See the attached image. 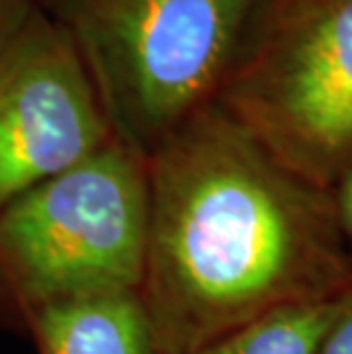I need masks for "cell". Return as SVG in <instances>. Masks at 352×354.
Listing matches in <instances>:
<instances>
[{
	"instance_id": "cell-1",
	"label": "cell",
	"mask_w": 352,
	"mask_h": 354,
	"mask_svg": "<svg viewBox=\"0 0 352 354\" xmlns=\"http://www.w3.org/2000/svg\"><path fill=\"white\" fill-rule=\"evenodd\" d=\"M140 295L160 354L352 290L334 192L288 171L215 101L147 158Z\"/></svg>"
},
{
	"instance_id": "cell-2",
	"label": "cell",
	"mask_w": 352,
	"mask_h": 354,
	"mask_svg": "<svg viewBox=\"0 0 352 354\" xmlns=\"http://www.w3.org/2000/svg\"><path fill=\"white\" fill-rule=\"evenodd\" d=\"M85 64L112 138L151 156L211 105L259 0H39Z\"/></svg>"
},
{
	"instance_id": "cell-3",
	"label": "cell",
	"mask_w": 352,
	"mask_h": 354,
	"mask_svg": "<svg viewBox=\"0 0 352 354\" xmlns=\"http://www.w3.org/2000/svg\"><path fill=\"white\" fill-rule=\"evenodd\" d=\"M147 160L112 140L0 208V327L24 336L44 308L140 290Z\"/></svg>"
},
{
	"instance_id": "cell-4",
	"label": "cell",
	"mask_w": 352,
	"mask_h": 354,
	"mask_svg": "<svg viewBox=\"0 0 352 354\" xmlns=\"http://www.w3.org/2000/svg\"><path fill=\"white\" fill-rule=\"evenodd\" d=\"M215 103L299 178L352 165V0H259Z\"/></svg>"
},
{
	"instance_id": "cell-5",
	"label": "cell",
	"mask_w": 352,
	"mask_h": 354,
	"mask_svg": "<svg viewBox=\"0 0 352 354\" xmlns=\"http://www.w3.org/2000/svg\"><path fill=\"white\" fill-rule=\"evenodd\" d=\"M112 140L78 50L39 5L0 55V208Z\"/></svg>"
},
{
	"instance_id": "cell-6",
	"label": "cell",
	"mask_w": 352,
	"mask_h": 354,
	"mask_svg": "<svg viewBox=\"0 0 352 354\" xmlns=\"http://www.w3.org/2000/svg\"><path fill=\"white\" fill-rule=\"evenodd\" d=\"M24 336L37 354H160L140 290L103 292L44 308Z\"/></svg>"
},
{
	"instance_id": "cell-7",
	"label": "cell",
	"mask_w": 352,
	"mask_h": 354,
	"mask_svg": "<svg viewBox=\"0 0 352 354\" xmlns=\"http://www.w3.org/2000/svg\"><path fill=\"white\" fill-rule=\"evenodd\" d=\"M341 297L327 302L288 306L250 322L220 338L199 354H318Z\"/></svg>"
},
{
	"instance_id": "cell-8",
	"label": "cell",
	"mask_w": 352,
	"mask_h": 354,
	"mask_svg": "<svg viewBox=\"0 0 352 354\" xmlns=\"http://www.w3.org/2000/svg\"><path fill=\"white\" fill-rule=\"evenodd\" d=\"M318 354H352V290L343 295L339 313L329 325Z\"/></svg>"
},
{
	"instance_id": "cell-9",
	"label": "cell",
	"mask_w": 352,
	"mask_h": 354,
	"mask_svg": "<svg viewBox=\"0 0 352 354\" xmlns=\"http://www.w3.org/2000/svg\"><path fill=\"white\" fill-rule=\"evenodd\" d=\"M39 0H0V55L28 24Z\"/></svg>"
},
{
	"instance_id": "cell-10",
	"label": "cell",
	"mask_w": 352,
	"mask_h": 354,
	"mask_svg": "<svg viewBox=\"0 0 352 354\" xmlns=\"http://www.w3.org/2000/svg\"><path fill=\"white\" fill-rule=\"evenodd\" d=\"M334 203H336V215H339V227L346 245L352 254V165L343 171V176L336 180L334 185Z\"/></svg>"
}]
</instances>
